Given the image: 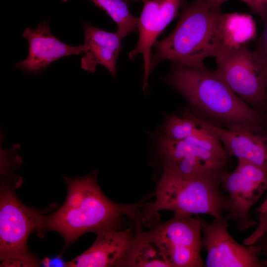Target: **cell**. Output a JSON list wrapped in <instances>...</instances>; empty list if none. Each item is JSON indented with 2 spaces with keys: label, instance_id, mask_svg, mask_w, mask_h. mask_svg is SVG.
<instances>
[{
  "label": "cell",
  "instance_id": "obj_1",
  "mask_svg": "<svg viewBox=\"0 0 267 267\" xmlns=\"http://www.w3.org/2000/svg\"><path fill=\"white\" fill-rule=\"evenodd\" d=\"M97 171L79 178H63L68 193L62 205L53 214L42 216L36 231L49 230L63 237L66 245L81 235L93 232L121 229L127 220L141 221V212L146 202L122 204L110 200L100 189Z\"/></svg>",
  "mask_w": 267,
  "mask_h": 267
},
{
  "label": "cell",
  "instance_id": "obj_2",
  "mask_svg": "<svg viewBox=\"0 0 267 267\" xmlns=\"http://www.w3.org/2000/svg\"><path fill=\"white\" fill-rule=\"evenodd\" d=\"M164 81L187 100L195 116L226 129L263 124L260 113L238 96L216 70L173 64Z\"/></svg>",
  "mask_w": 267,
  "mask_h": 267
},
{
  "label": "cell",
  "instance_id": "obj_3",
  "mask_svg": "<svg viewBox=\"0 0 267 267\" xmlns=\"http://www.w3.org/2000/svg\"><path fill=\"white\" fill-rule=\"evenodd\" d=\"M180 9V18L172 32L154 44L151 71L167 60L182 66H201L206 58L214 57L216 52V25L221 8L202 0H183Z\"/></svg>",
  "mask_w": 267,
  "mask_h": 267
},
{
  "label": "cell",
  "instance_id": "obj_4",
  "mask_svg": "<svg viewBox=\"0 0 267 267\" xmlns=\"http://www.w3.org/2000/svg\"><path fill=\"white\" fill-rule=\"evenodd\" d=\"M221 178L192 177L163 170L154 193L153 202H146L141 212L143 224L162 210L178 215L206 214L222 218L228 209L227 196L220 190Z\"/></svg>",
  "mask_w": 267,
  "mask_h": 267
},
{
  "label": "cell",
  "instance_id": "obj_5",
  "mask_svg": "<svg viewBox=\"0 0 267 267\" xmlns=\"http://www.w3.org/2000/svg\"><path fill=\"white\" fill-rule=\"evenodd\" d=\"M201 224L199 215L174 214L168 221L155 215L143 224L135 225V238L153 243L170 267H203Z\"/></svg>",
  "mask_w": 267,
  "mask_h": 267
},
{
  "label": "cell",
  "instance_id": "obj_6",
  "mask_svg": "<svg viewBox=\"0 0 267 267\" xmlns=\"http://www.w3.org/2000/svg\"><path fill=\"white\" fill-rule=\"evenodd\" d=\"M41 211L24 205L9 186L3 185L0 196V258L1 266L35 267L40 262L27 248V239L36 228Z\"/></svg>",
  "mask_w": 267,
  "mask_h": 267
},
{
  "label": "cell",
  "instance_id": "obj_7",
  "mask_svg": "<svg viewBox=\"0 0 267 267\" xmlns=\"http://www.w3.org/2000/svg\"><path fill=\"white\" fill-rule=\"evenodd\" d=\"M218 74L232 91L255 109L266 100L267 83L263 69L248 46L218 51Z\"/></svg>",
  "mask_w": 267,
  "mask_h": 267
},
{
  "label": "cell",
  "instance_id": "obj_8",
  "mask_svg": "<svg viewBox=\"0 0 267 267\" xmlns=\"http://www.w3.org/2000/svg\"><path fill=\"white\" fill-rule=\"evenodd\" d=\"M221 185L228 193L227 215L244 231L255 222L250 210L267 189V170L244 160L238 159L232 172L227 171L221 177Z\"/></svg>",
  "mask_w": 267,
  "mask_h": 267
},
{
  "label": "cell",
  "instance_id": "obj_9",
  "mask_svg": "<svg viewBox=\"0 0 267 267\" xmlns=\"http://www.w3.org/2000/svg\"><path fill=\"white\" fill-rule=\"evenodd\" d=\"M202 248L207 253L206 267H264L260 253L254 245L237 242L228 231L227 216L207 222L199 216Z\"/></svg>",
  "mask_w": 267,
  "mask_h": 267
},
{
  "label": "cell",
  "instance_id": "obj_10",
  "mask_svg": "<svg viewBox=\"0 0 267 267\" xmlns=\"http://www.w3.org/2000/svg\"><path fill=\"white\" fill-rule=\"evenodd\" d=\"M159 153L163 170L192 177L221 178L227 170L229 160L163 135L159 142Z\"/></svg>",
  "mask_w": 267,
  "mask_h": 267
},
{
  "label": "cell",
  "instance_id": "obj_11",
  "mask_svg": "<svg viewBox=\"0 0 267 267\" xmlns=\"http://www.w3.org/2000/svg\"><path fill=\"white\" fill-rule=\"evenodd\" d=\"M183 0H135L142 1L143 7L137 18L136 28L139 37L137 44L129 54L130 59L138 54L143 58V89L148 86L151 73V49L157 38L175 18L179 15V9Z\"/></svg>",
  "mask_w": 267,
  "mask_h": 267
},
{
  "label": "cell",
  "instance_id": "obj_12",
  "mask_svg": "<svg viewBox=\"0 0 267 267\" xmlns=\"http://www.w3.org/2000/svg\"><path fill=\"white\" fill-rule=\"evenodd\" d=\"M197 117L218 136L229 157L246 160L267 170V130L263 124L226 129Z\"/></svg>",
  "mask_w": 267,
  "mask_h": 267
},
{
  "label": "cell",
  "instance_id": "obj_13",
  "mask_svg": "<svg viewBox=\"0 0 267 267\" xmlns=\"http://www.w3.org/2000/svg\"><path fill=\"white\" fill-rule=\"evenodd\" d=\"M23 37L28 42V55L25 60L16 63L15 67L27 74L39 75L59 59L83 54V44L73 46L63 43L52 34L45 22L39 24L35 29L27 27Z\"/></svg>",
  "mask_w": 267,
  "mask_h": 267
},
{
  "label": "cell",
  "instance_id": "obj_14",
  "mask_svg": "<svg viewBox=\"0 0 267 267\" xmlns=\"http://www.w3.org/2000/svg\"><path fill=\"white\" fill-rule=\"evenodd\" d=\"M92 245L72 261L69 267H116L132 244L135 229H112L99 232Z\"/></svg>",
  "mask_w": 267,
  "mask_h": 267
},
{
  "label": "cell",
  "instance_id": "obj_15",
  "mask_svg": "<svg viewBox=\"0 0 267 267\" xmlns=\"http://www.w3.org/2000/svg\"><path fill=\"white\" fill-rule=\"evenodd\" d=\"M82 26L85 55L81 60V68L92 73L100 65L115 77L117 59L123 48L122 38L117 32H107L87 22L83 21Z\"/></svg>",
  "mask_w": 267,
  "mask_h": 267
},
{
  "label": "cell",
  "instance_id": "obj_16",
  "mask_svg": "<svg viewBox=\"0 0 267 267\" xmlns=\"http://www.w3.org/2000/svg\"><path fill=\"white\" fill-rule=\"evenodd\" d=\"M216 30V53L220 50L248 46V44L257 37L255 22L252 16L247 13L222 12L217 19Z\"/></svg>",
  "mask_w": 267,
  "mask_h": 267
},
{
  "label": "cell",
  "instance_id": "obj_17",
  "mask_svg": "<svg viewBox=\"0 0 267 267\" xmlns=\"http://www.w3.org/2000/svg\"><path fill=\"white\" fill-rule=\"evenodd\" d=\"M116 267H170L155 244L138 240L135 237L127 252Z\"/></svg>",
  "mask_w": 267,
  "mask_h": 267
},
{
  "label": "cell",
  "instance_id": "obj_18",
  "mask_svg": "<svg viewBox=\"0 0 267 267\" xmlns=\"http://www.w3.org/2000/svg\"><path fill=\"white\" fill-rule=\"evenodd\" d=\"M66 1L68 0H62ZM104 11L116 23V31L122 38L135 31L137 18L131 12L129 5L124 0H90Z\"/></svg>",
  "mask_w": 267,
  "mask_h": 267
},
{
  "label": "cell",
  "instance_id": "obj_19",
  "mask_svg": "<svg viewBox=\"0 0 267 267\" xmlns=\"http://www.w3.org/2000/svg\"><path fill=\"white\" fill-rule=\"evenodd\" d=\"M199 126L195 115L185 110L182 117L172 115L166 120L163 128L164 135L176 140H184Z\"/></svg>",
  "mask_w": 267,
  "mask_h": 267
},
{
  "label": "cell",
  "instance_id": "obj_20",
  "mask_svg": "<svg viewBox=\"0 0 267 267\" xmlns=\"http://www.w3.org/2000/svg\"><path fill=\"white\" fill-rule=\"evenodd\" d=\"M199 126L193 134L184 140L191 145L210 152L222 158L229 160L223 146L218 136L205 127L195 115Z\"/></svg>",
  "mask_w": 267,
  "mask_h": 267
},
{
  "label": "cell",
  "instance_id": "obj_21",
  "mask_svg": "<svg viewBox=\"0 0 267 267\" xmlns=\"http://www.w3.org/2000/svg\"><path fill=\"white\" fill-rule=\"evenodd\" d=\"M263 21V31L256 40L253 51L263 69L267 83V17Z\"/></svg>",
  "mask_w": 267,
  "mask_h": 267
},
{
  "label": "cell",
  "instance_id": "obj_22",
  "mask_svg": "<svg viewBox=\"0 0 267 267\" xmlns=\"http://www.w3.org/2000/svg\"><path fill=\"white\" fill-rule=\"evenodd\" d=\"M259 223L254 231L243 241V244H254L264 233L267 232V213L258 214Z\"/></svg>",
  "mask_w": 267,
  "mask_h": 267
},
{
  "label": "cell",
  "instance_id": "obj_23",
  "mask_svg": "<svg viewBox=\"0 0 267 267\" xmlns=\"http://www.w3.org/2000/svg\"><path fill=\"white\" fill-rule=\"evenodd\" d=\"M245 3L250 10L264 20L267 17V4L263 0H240Z\"/></svg>",
  "mask_w": 267,
  "mask_h": 267
},
{
  "label": "cell",
  "instance_id": "obj_24",
  "mask_svg": "<svg viewBox=\"0 0 267 267\" xmlns=\"http://www.w3.org/2000/svg\"><path fill=\"white\" fill-rule=\"evenodd\" d=\"M258 249L261 255L266 257L263 260L264 267H267V232L264 233L254 244Z\"/></svg>",
  "mask_w": 267,
  "mask_h": 267
},
{
  "label": "cell",
  "instance_id": "obj_25",
  "mask_svg": "<svg viewBox=\"0 0 267 267\" xmlns=\"http://www.w3.org/2000/svg\"><path fill=\"white\" fill-rule=\"evenodd\" d=\"M41 264L44 267H66V262L60 256L44 258L42 261Z\"/></svg>",
  "mask_w": 267,
  "mask_h": 267
},
{
  "label": "cell",
  "instance_id": "obj_26",
  "mask_svg": "<svg viewBox=\"0 0 267 267\" xmlns=\"http://www.w3.org/2000/svg\"><path fill=\"white\" fill-rule=\"evenodd\" d=\"M256 212L257 214L267 213V194L263 203L257 208Z\"/></svg>",
  "mask_w": 267,
  "mask_h": 267
},
{
  "label": "cell",
  "instance_id": "obj_27",
  "mask_svg": "<svg viewBox=\"0 0 267 267\" xmlns=\"http://www.w3.org/2000/svg\"><path fill=\"white\" fill-rule=\"evenodd\" d=\"M208 4L216 7L221 8L222 5L223 3L227 0H202Z\"/></svg>",
  "mask_w": 267,
  "mask_h": 267
},
{
  "label": "cell",
  "instance_id": "obj_28",
  "mask_svg": "<svg viewBox=\"0 0 267 267\" xmlns=\"http://www.w3.org/2000/svg\"><path fill=\"white\" fill-rule=\"evenodd\" d=\"M125 2H126L129 5L131 4V2L135 1V0H124Z\"/></svg>",
  "mask_w": 267,
  "mask_h": 267
},
{
  "label": "cell",
  "instance_id": "obj_29",
  "mask_svg": "<svg viewBox=\"0 0 267 267\" xmlns=\"http://www.w3.org/2000/svg\"><path fill=\"white\" fill-rule=\"evenodd\" d=\"M263 1L267 4V0H263Z\"/></svg>",
  "mask_w": 267,
  "mask_h": 267
}]
</instances>
